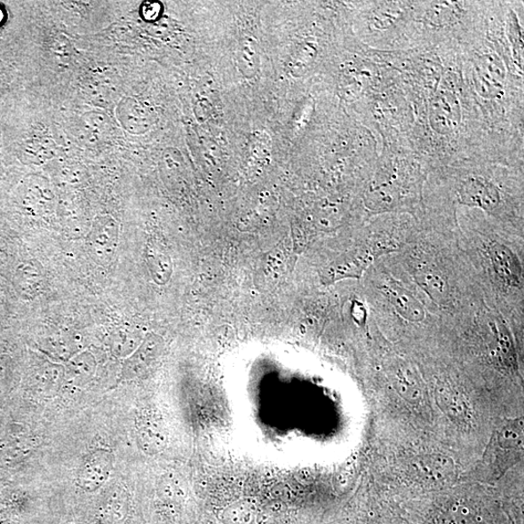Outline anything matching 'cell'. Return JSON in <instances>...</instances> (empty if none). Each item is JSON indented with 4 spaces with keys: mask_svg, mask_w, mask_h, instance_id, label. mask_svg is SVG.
<instances>
[{
    "mask_svg": "<svg viewBox=\"0 0 524 524\" xmlns=\"http://www.w3.org/2000/svg\"><path fill=\"white\" fill-rule=\"evenodd\" d=\"M10 373V359L7 355H0V398L4 397L8 386Z\"/></svg>",
    "mask_w": 524,
    "mask_h": 524,
    "instance_id": "cb8c5ba5",
    "label": "cell"
},
{
    "mask_svg": "<svg viewBox=\"0 0 524 524\" xmlns=\"http://www.w3.org/2000/svg\"><path fill=\"white\" fill-rule=\"evenodd\" d=\"M419 226L408 214H385L369 219L360 229V234L376 260L400 253L417 237Z\"/></svg>",
    "mask_w": 524,
    "mask_h": 524,
    "instance_id": "9c48e42d",
    "label": "cell"
},
{
    "mask_svg": "<svg viewBox=\"0 0 524 524\" xmlns=\"http://www.w3.org/2000/svg\"><path fill=\"white\" fill-rule=\"evenodd\" d=\"M162 5L161 4H151L146 3L142 7V15L147 20H155L161 15Z\"/></svg>",
    "mask_w": 524,
    "mask_h": 524,
    "instance_id": "d4e9b609",
    "label": "cell"
},
{
    "mask_svg": "<svg viewBox=\"0 0 524 524\" xmlns=\"http://www.w3.org/2000/svg\"><path fill=\"white\" fill-rule=\"evenodd\" d=\"M116 114L123 129L133 135L148 132L155 123V114L139 99L124 98L117 105Z\"/></svg>",
    "mask_w": 524,
    "mask_h": 524,
    "instance_id": "7c38bea8",
    "label": "cell"
},
{
    "mask_svg": "<svg viewBox=\"0 0 524 524\" xmlns=\"http://www.w3.org/2000/svg\"><path fill=\"white\" fill-rule=\"evenodd\" d=\"M458 232L421 229L400 253L389 256L405 276L441 313L446 327L486 303L476 272L458 241Z\"/></svg>",
    "mask_w": 524,
    "mask_h": 524,
    "instance_id": "277c9868",
    "label": "cell"
},
{
    "mask_svg": "<svg viewBox=\"0 0 524 524\" xmlns=\"http://www.w3.org/2000/svg\"><path fill=\"white\" fill-rule=\"evenodd\" d=\"M96 358L90 352H81L67 361L64 367V383L71 387L87 385L97 371Z\"/></svg>",
    "mask_w": 524,
    "mask_h": 524,
    "instance_id": "5bb4252c",
    "label": "cell"
},
{
    "mask_svg": "<svg viewBox=\"0 0 524 524\" xmlns=\"http://www.w3.org/2000/svg\"><path fill=\"white\" fill-rule=\"evenodd\" d=\"M483 2H415L414 49L464 41L475 28Z\"/></svg>",
    "mask_w": 524,
    "mask_h": 524,
    "instance_id": "52a82bcc",
    "label": "cell"
},
{
    "mask_svg": "<svg viewBox=\"0 0 524 524\" xmlns=\"http://www.w3.org/2000/svg\"><path fill=\"white\" fill-rule=\"evenodd\" d=\"M318 55L319 45L317 40L306 39L302 41V44L293 52L290 61V68L293 75L297 76L306 75L314 65Z\"/></svg>",
    "mask_w": 524,
    "mask_h": 524,
    "instance_id": "ac0fdd59",
    "label": "cell"
},
{
    "mask_svg": "<svg viewBox=\"0 0 524 524\" xmlns=\"http://www.w3.org/2000/svg\"><path fill=\"white\" fill-rule=\"evenodd\" d=\"M120 240V225L111 215L94 218L88 235L91 258L103 266H109L116 257Z\"/></svg>",
    "mask_w": 524,
    "mask_h": 524,
    "instance_id": "30bf717a",
    "label": "cell"
},
{
    "mask_svg": "<svg viewBox=\"0 0 524 524\" xmlns=\"http://www.w3.org/2000/svg\"><path fill=\"white\" fill-rule=\"evenodd\" d=\"M238 69L247 78H253L259 70L260 60L258 44L250 39L240 42L236 51Z\"/></svg>",
    "mask_w": 524,
    "mask_h": 524,
    "instance_id": "e0dca14e",
    "label": "cell"
},
{
    "mask_svg": "<svg viewBox=\"0 0 524 524\" xmlns=\"http://www.w3.org/2000/svg\"><path fill=\"white\" fill-rule=\"evenodd\" d=\"M20 290L27 298H36L44 288V270L38 266L37 262H29L22 269L19 275Z\"/></svg>",
    "mask_w": 524,
    "mask_h": 524,
    "instance_id": "d6986e66",
    "label": "cell"
},
{
    "mask_svg": "<svg viewBox=\"0 0 524 524\" xmlns=\"http://www.w3.org/2000/svg\"><path fill=\"white\" fill-rule=\"evenodd\" d=\"M443 524H487L467 506L456 504L442 518Z\"/></svg>",
    "mask_w": 524,
    "mask_h": 524,
    "instance_id": "44dd1931",
    "label": "cell"
},
{
    "mask_svg": "<svg viewBox=\"0 0 524 524\" xmlns=\"http://www.w3.org/2000/svg\"><path fill=\"white\" fill-rule=\"evenodd\" d=\"M52 51H54V54L56 57H59L60 60H67L70 52L67 39L62 37L59 38V40L55 42Z\"/></svg>",
    "mask_w": 524,
    "mask_h": 524,
    "instance_id": "484cf974",
    "label": "cell"
},
{
    "mask_svg": "<svg viewBox=\"0 0 524 524\" xmlns=\"http://www.w3.org/2000/svg\"><path fill=\"white\" fill-rule=\"evenodd\" d=\"M34 159L33 163L36 164H45L50 162L56 155V146L54 141L48 138L36 139L33 143Z\"/></svg>",
    "mask_w": 524,
    "mask_h": 524,
    "instance_id": "603a6c76",
    "label": "cell"
},
{
    "mask_svg": "<svg viewBox=\"0 0 524 524\" xmlns=\"http://www.w3.org/2000/svg\"><path fill=\"white\" fill-rule=\"evenodd\" d=\"M55 178L59 183L65 186L76 187L86 179V171L77 163H65L55 171Z\"/></svg>",
    "mask_w": 524,
    "mask_h": 524,
    "instance_id": "ffe728a7",
    "label": "cell"
},
{
    "mask_svg": "<svg viewBox=\"0 0 524 524\" xmlns=\"http://www.w3.org/2000/svg\"><path fill=\"white\" fill-rule=\"evenodd\" d=\"M27 192V205L36 215L44 217L54 211L56 195L47 178L35 177Z\"/></svg>",
    "mask_w": 524,
    "mask_h": 524,
    "instance_id": "9a60e30c",
    "label": "cell"
},
{
    "mask_svg": "<svg viewBox=\"0 0 524 524\" xmlns=\"http://www.w3.org/2000/svg\"><path fill=\"white\" fill-rule=\"evenodd\" d=\"M159 338L149 337L122 367L121 380H131L139 376L148 362L153 360L154 354L159 347Z\"/></svg>",
    "mask_w": 524,
    "mask_h": 524,
    "instance_id": "2e32d148",
    "label": "cell"
},
{
    "mask_svg": "<svg viewBox=\"0 0 524 524\" xmlns=\"http://www.w3.org/2000/svg\"><path fill=\"white\" fill-rule=\"evenodd\" d=\"M458 241L473 266L487 306L497 310L522 342L524 234L472 209L457 210Z\"/></svg>",
    "mask_w": 524,
    "mask_h": 524,
    "instance_id": "3957f363",
    "label": "cell"
},
{
    "mask_svg": "<svg viewBox=\"0 0 524 524\" xmlns=\"http://www.w3.org/2000/svg\"><path fill=\"white\" fill-rule=\"evenodd\" d=\"M28 453V447L16 440H6L0 443V464H12L18 463Z\"/></svg>",
    "mask_w": 524,
    "mask_h": 524,
    "instance_id": "7402d4cb",
    "label": "cell"
},
{
    "mask_svg": "<svg viewBox=\"0 0 524 524\" xmlns=\"http://www.w3.org/2000/svg\"><path fill=\"white\" fill-rule=\"evenodd\" d=\"M114 464L113 454L99 449L90 453L80 466L77 474L78 487L87 492L100 488L109 479Z\"/></svg>",
    "mask_w": 524,
    "mask_h": 524,
    "instance_id": "8fae6325",
    "label": "cell"
},
{
    "mask_svg": "<svg viewBox=\"0 0 524 524\" xmlns=\"http://www.w3.org/2000/svg\"><path fill=\"white\" fill-rule=\"evenodd\" d=\"M429 166L410 150L381 148L371 172L358 191V203L367 222L385 214L421 211Z\"/></svg>",
    "mask_w": 524,
    "mask_h": 524,
    "instance_id": "8992f818",
    "label": "cell"
},
{
    "mask_svg": "<svg viewBox=\"0 0 524 524\" xmlns=\"http://www.w3.org/2000/svg\"><path fill=\"white\" fill-rule=\"evenodd\" d=\"M524 170L464 161L429 173L422 210L457 219L458 209L477 210L512 232L524 234Z\"/></svg>",
    "mask_w": 524,
    "mask_h": 524,
    "instance_id": "7a4b0ae2",
    "label": "cell"
},
{
    "mask_svg": "<svg viewBox=\"0 0 524 524\" xmlns=\"http://www.w3.org/2000/svg\"><path fill=\"white\" fill-rule=\"evenodd\" d=\"M358 22L364 44L374 51L400 52L413 49L415 2L356 3Z\"/></svg>",
    "mask_w": 524,
    "mask_h": 524,
    "instance_id": "ba28073f",
    "label": "cell"
},
{
    "mask_svg": "<svg viewBox=\"0 0 524 524\" xmlns=\"http://www.w3.org/2000/svg\"><path fill=\"white\" fill-rule=\"evenodd\" d=\"M505 9L506 2H484L457 48L486 160L523 169V61L507 37Z\"/></svg>",
    "mask_w": 524,
    "mask_h": 524,
    "instance_id": "6da1fadb",
    "label": "cell"
},
{
    "mask_svg": "<svg viewBox=\"0 0 524 524\" xmlns=\"http://www.w3.org/2000/svg\"><path fill=\"white\" fill-rule=\"evenodd\" d=\"M75 129V135L81 143L98 145L110 138L113 123L107 114L91 111L82 115Z\"/></svg>",
    "mask_w": 524,
    "mask_h": 524,
    "instance_id": "4fadbf2b",
    "label": "cell"
},
{
    "mask_svg": "<svg viewBox=\"0 0 524 524\" xmlns=\"http://www.w3.org/2000/svg\"><path fill=\"white\" fill-rule=\"evenodd\" d=\"M361 287L380 330L408 343L444 339L441 313L389 256L376 260L366 270Z\"/></svg>",
    "mask_w": 524,
    "mask_h": 524,
    "instance_id": "5b68a950",
    "label": "cell"
}]
</instances>
